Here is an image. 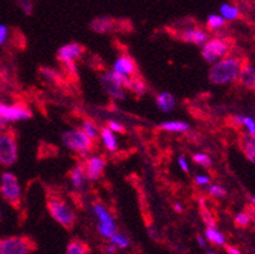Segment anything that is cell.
<instances>
[{
    "label": "cell",
    "instance_id": "1",
    "mask_svg": "<svg viewBox=\"0 0 255 254\" xmlns=\"http://www.w3.org/2000/svg\"><path fill=\"white\" fill-rule=\"evenodd\" d=\"M241 64L235 57H227L215 62L208 71V80L212 84H227L238 79Z\"/></svg>",
    "mask_w": 255,
    "mask_h": 254
},
{
    "label": "cell",
    "instance_id": "2",
    "mask_svg": "<svg viewBox=\"0 0 255 254\" xmlns=\"http://www.w3.org/2000/svg\"><path fill=\"white\" fill-rule=\"evenodd\" d=\"M47 210L53 220L59 223L62 228L71 232L75 227L76 215L66 202L59 197H50L47 200Z\"/></svg>",
    "mask_w": 255,
    "mask_h": 254
},
{
    "label": "cell",
    "instance_id": "3",
    "mask_svg": "<svg viewBox=\"0 0 255 254\" xmlns=\"http://www.w3.org/2000/svg\"><path fill=\"white\" fill-rule=\"evenodd\" d=\"M38 246L25 235H15L0 239V254H33Z\"/></svg>",
    "mask_w": 255,
    "mask_h": 254
},
{
    "label": "cell",
    "instance_id": "4",
    "mask_svg": "<svg viewBox=\"0 0 255 254\" xmlns=\"http://www.w3.org/2000/svg\"><path fill=\"white\" fill-rule=\"evenodd\" d=\"M62 141L70 150L76 151L80 158H88L92 151L93 140L83 130H70L62 134Z\"/></svg>",
    "mask_w": 255,
    "mask_h": 254
},
{
    "label": "cell",
    "instance_id": "5",
    "mask_svg": "<svg viewBox=\"0 0 255 254\" xmlns=\"http://www.w3.org/2000/svg\"><path fill=\"white\" fill-rule=\"evenodd\" d=\"M0 193L3 199L14 209L20 207V186L18 178L13 173H4L1 176V185H0Z\"/></svg>",
    "mask_w": 255,
    "mask_h": 254
},
{
    "label": "cell",
    "instance_id": "6",
    "mask_svg": "<svg viewBox=\"0 0 255 254\" xmlns=\"http://www.w3.org/2000/svg\"><path fill=\"white\" fill-rule=\"evenodd\" d=\"M18 157L17 140L11 130L0 132V164L10 167L14 164Z\"/></svg>",
    "mask_w": 255,
    "mask_h": 254
},
{
    "label": "cell",
    "instance_id": "7",
    "mask_svg": "<svg viewBox=\"0 0 255 254\" xmlns=\"http://www.w3.org/2000/svg\"><path fill=\"white\" fill-rule=\"evenodd\" d=\"M227 53H229V43L220 38H213L206 42L202 48L203 59L208 64H215L220 57H225Z\"/></svg>",
    "mask_w": 255,
    "mask_h": 254
},
{
    "label": "cell",
    "instance_id": "8",
    "mask_svg": "<svg viewBox=\"0 0 255 254\" xmlns=\"http://www.w3.org/2000/svg\"><path fill=\"white\" fill-rule=\"evenodd\" d=\"M0 117L5 121H24L32 118V112L24 104L5 106L0 103Z\"/></svg>",
    "mask_w": 255,
    "mask_h": 254
},
{
    "label": "cell",
    "instance_id": "9",
    "mask_svg": "<svg viewBox=\"0 0 255 254\" xmlns=\"http://www.w3.org/2000/svg\"><path fill=\"white\" fill-rule=\"evenodd\" d=\"M85 52V47L80 43H68V45L62 46L57 51V60L61 62L66 61H75L76 59L82 57L83 53Z\"/></svg>",
    "mask_w": 255,
    "mask_h": 254
},
{
    "label": "cell",
    "instance_id": "10",
    "mask_svg": "<svg viewBox=\"0 0 255 254\" xmlns=\"http://www.w3.org/2000/svg\"><path fill=\"white\" fill-rule=\"evenodd\" d=\"M106 159L103 157H92L88 158L85 162V174L89 181H96L103 173V169L106 167Z\"/></svg>",
    "mask_w": 255,
    "mask_h": 254
},
{
    "label": "cell",
    "instance_id": "11",
    "mask_svg": "<svg viewBox=\"0 0 255 254\" xmlns=\"http://www.w3.org/2000/svg\"><path fill=\"white\" fill-rule=\"evenodd\" d=\"M180 38L184 42L194 43V45H205L208 39V34L199 28H185L180 33Z\"/></svg>",
    "mask_w": 255,
    "mask_h": 254
},
{
    "label": "cell",
    "instance_id": "12",
    "mask_svg": "<svg viewBox=\"0 0 255 254\" xmlns=\"http://www.w3.org/2000/svg\"><path fill=\"white\" fill-rule=\"evenodd\" d=\"M87 174H85V167L83 163H79L74 167L70 172V181L73 183L75 190H83V187L87 183Z\"/></svg>",
    "mask_w": 255,
    "mask_h": 254
},
{
    "label": "cell",
    "instance_id": "13",
    "mask_svg": "<svg viewBox=\"0 0 255 254\" xmlns=\"http://www.w3.org/2000/svg\"><path fill=\"white\" fill-rule=\"evenodd\" d=\"M66 254H92L89 244L82 239H71L66 247Z\"/></svg>",
    "mask_w": 255,
    "mask_h": 254
},
{
    "label": "cell",
    "instance_id": "14",
    "mask_svg": "<svg viewBox=\"0 0 255 254\" xmlns=\"http://www.w3.org/2000/svg\"><path fill=\"white\" fill-rule=\"evenodd\" d=\"M115 71L125 74V75H131V74H133L136 71V65L133 62V60L124 56V57L117 59V61L115 62Z\"/></svg>",
    "mask_w": 255,
    "mask_h": 254
},
{
    "label": "cell",
    "instance_id": "15",
    "mask_svg": "<svg viewBox=\"0 0 255 254\" xmlns=\"http://www.w3.org/2000/svg\"><path fill=\"white\" fill-rule=\"evenodd\" d=\"M113 25H115V20L108 17H98L90 23V28L94 32H98V33L110 32L113 28Z\"/></svg>",
    "mask_w": 255,
    "mask_h": 254
},
{
    "label": "cell",
    "instance_id": "16",
    "mask_svg": "<svg viewBox=\"0 0 255 254\" xmlns=\"http://www.w3.org/2000/svg\"><path fill=\"white\" fill-rule=\"evenodd\" d=\"M239 80L243 85H245L247 88H253L255 87V70L254 67L250 66V65H245L243 69H240V73H239Z\"/></svg>",
    "mask_w": 255,
    "mask_h": 254
},
{
    "label": "cell",
    "instance_id": "17",
    "mask_svg": "<svg viewBox=\"0 0 255 254\" xmlns=\"http://www.w3.org/2000/svg\"><path fill=\"white\" fill-rule=\"evenodd\" d=\"M156 104L160 111L170 112L174 108V106H175V99H174V97L170 93H161V94L157 95Z\"/></svg>",
    "mask_w": 255,
    "mask_h": 254
},
{
    "label": "cell",
    "instance_id": "18",
    "mask_svg": "<svg viewBox=\"0 0 255 254\" xmlns=\"http://www.w3.org/2000/svg\"><path fill=\"white\" fill-rule=\"evenodd\" d=\"M93 211L98 216L101 223H108V224H115V219H113L112 214L101 204H94L93 205Z\"/></svg>",
    "mask_w": 255,
    "mask_h": 254
},
{
    "label": "cell",
    "instance_id": "19",
    "mask_svg": "<svg viewBox=\"0 0 255 254\" xmlns=\"http://www.w3.org/2000/svg\"><path fill=\"white\" fill-rule=\"evenodd\" d=\"M160 127L170 132H185L189 130V125L185 122H180V121H169V122H164L160 125Z\"/></svg>",
    "mask_w": 255,
    "mask_h": 254
},
{
    "label": "cell",
    "instance_id": "20",
    "mask_svg": "<svg viewBox=\"0 0 255 254\" xmlns=\"http://www.w3.org/2000/svg\"><path fill=\"white\" fill-rule=\"evenodd\" d=\"M101 136L103 139V143L106 145V148L110 151H115L117 149V143H116V139L113 136L112 131H111L108 127H103L101 131Z\"/></svg>",
    "mask_w": 255,
    "mask_h": 254
},
{
    "label": "cell",
    "instance_id": "21",
    "mask_svg": "<svg viewBox=\"0 0 255 254\" xmlns=\"http://www.w3.org/2000/svg\"><path fill=\"white\" fill-rule=\"evenodd\" d=\"M199 214H201V218H202L203 223L206 224L207 228H216V220L213 218L212 214L208 211V209L206 207L203 200H201V207H199Z\"/></svg>",
    "mask_w": 255,
    "mask_h": 254
},
{
    "label": "cell",
    "instance_id": "22",
    "mask_svg": "<svg viewBox=\"0 0 255 254\" xmlns=\"http://www.w3.org/2000/svg\"><path fill=\"white\" fill-rule=\"evenodd\" d=\"M206 237H207L208 242H211L215 246H224L225 244L224 235L217 232L215 228H207V230H206Z\"/></svg>",
    "mask_w": 255,
    "mask_h": 254
},
{
    "label": "cell",
    "instance_id": "23",
    "mask_svg": "<svg viewBox=\"0 0 255 254\" xmlns=\"http://www.w3.org/2000/svg\"><path fill=\"white\" fill-rule=\"evenodd\" d=\"M82 130L90 137V139L93 140V141L98 139V127H97V125L93 122V121L90 120L84 121V122H83Z\"/></svg>",
    "mask_w": 255,
    "mask_h": 254
},
{
    "label": "cell",
    "instance_id": "24",
    "mask_svg": "<svg viewBox=\"0 0 255 254\" xmlns=\"http://www.w3.org/2000/svg\"><path fill=\"white\" fill-rule=\"evenodd\" d=\"M110 241H111V243L115 244L117 248H121V249L127 248L129 244L128 238H127L125 234H121V233H117V232H116L115 234L110 238Z\"/></svg>",
    "mask_w": 255,
    "mask_h": 254
},
{
    "label": "cell",
    "instance_id": "25",
    "mask_svg": "<svg viewBox=\"0 0 255 254\" xmlns=\"http://www.w3.org/2000/svg\"><path fill=\"white\" fill-rule=\"evenodd\" d=\"M221 14L226 20H234L239 18V9L229 4H224L221 6Z\"/></svg>",
    "mask_w": 255,
    "mask_h": 254
},
{
    "label": "cell",
    "instance_id": "26",
    "mask_svg": "<svg viewBox=\"0 0 255 254\" xmlns=\"http://www.w3.org/2000/svg\"><path fill=\"white\" fill-rule=\"evenodd\" d=\"M243 149H244V153L247 155L248 159L252 163H254L255 160V143H254V136H250V139L245 140L244 145H243Z\"/></svg>",
    "mask_w": 255,
    "mask_h": 254
},
{
    "label": "cell",
    "instance_id": "27",
    "mask_svg": "<svg viewBox=\"0 0 255 254\" xmlns=\"http://www.w3.org/2000/svg\"><path fill=\"white\" fill-rule=\"evenodd\" d=\"M226 19L222 15H217V14H212L207 19V27L210 29H219V28L224 27Z\"/></svg>",
    "mask_w": 255,
    "mask_h": 254
},
{
    "label": "cell",
    "instance_id": "28",
    "mask_svg": "<svg viewBox=\"0 0 255 254\" xmlns=\"http://www.w3.org/2000/svg\"><path fill=\"white\" fill-rule=\"evenodd\" d=\"M253 220L252 216H249V214L247 213H240L235 216V225L241 229H247L249 227L250 221Z\"/></svg>",
    "mask_w": 255,
    "mask_h": 254
},
{
    "label": "cell",
    "instance_id": "29",
    "mask_svg": "<svg viewBox=\"0 0 255 254\" xmlns=\"http://www.w3.org/2000/svg\"><path fill=\"white\" fill-rule=\"evenodd\" d=\"M98 230L104 238H108V239H110V238L116 233V225L115 224L108 223H99Z\"/></svg>",
    "mask_w": 255,
    "mask_h": 254
},
{
    "label": "cell",
    "instance_id": "30",
    "mask_svg": "<svg viewBox=\"0 0 255 254\" xmlns=\"http://www.w3.org/2000/svg\"><path fill=\"white\" fill-rule=\"evenodd\" d=\"M129 90H132V92L137 95H142L146 92V85L143 81L135 79V80L131 81V88H129Z\"/></svg>",
    "mask_w": 255,
    "mask_h": 254
},
{
    "label": "cell",
    "instance_id": "31",
    "mask_svg": "<svg viewBox=\"0 0 255 254\" xmlns=\"http://www.w3.org/2000/svg\"><path fill=\"white\" fill-rule=\"evenodd\" d=\"M193 160L194 163H197V164H199L203 168H207L211 165V158L208 157V155H206V154H202V153L194 154Z\"/></svg>",
    "mask_w": 255,
    "mask_h": 254
},
{
    "label": "cell",
    "instance_id": "32",
    "mask_svg": "<svg viewBox=\"0 0 255 254\" xmlns=\"http://www.w3.org/2000/svg\"><path fill=\"white\" fill-rule=\"evenodd\" d=\"M17 3L25 15H31L33 13V1L32 0H17Z\"/></svg>",
    "mask_w": 255,
    "mask_h": 254
},
{
    "label": "cell",
    "instance_id": "33",
    "mask_svg": "<svg viewBox=\"0 0 255 254\" xmlns=\"http://www.w3.org/2000/svg\"><path fill=\"white\" fill-rule=\"evenodd\" d=\"M41 74H42L47 80H51V81H57L60 76L59 74L56 73V70L50 69V67H42V69H41Z\"/></svg>",
    "mask_w": 255,
    "mask_h": 254
},
{
    "label": "cell",
    "instance_id": "34",
    "mask_svg": "<svg viewBox=\"0 0 255 254\" xmlns=\"http://www.w3.org/2000/svg\"><path fill=\"white\" fill-rule=\"evenodd\" d=\"M208 193H210L211 196H213V197H219V199H221V197H224V196L226 195V191H225L221 186H210V187H208Z\"/></svg>",
    "mask_w": 255,
    "mask_h": 254
},
{
    "label": "cell",
    "instance_id": "35",
    "mask_svg": "<svg viewBox=\"0 0 255 254\" xmlns=\"http://www.w3.org/2000/svg\"><path fill=\"white\" fill-rule=\"evenodd\" d=\"M241 125H244L248 130L250 131L252 136H254V132H255V123L254 120L252 117H243L241 118Z\"/></svg>",
    "mask_w": 255,
    "mask_h": 254
},
{
    "label": "cell",
    "instance_id": "36",
    "mask_svg": "<svg viewBox=\"0 0 255 254\" xmlns=\"http://www.w3.org/2000/svg\"><path fill=\"white\" fill-rule=\"evenodd\" d=\"M108 129L111 131H117V132H125V127L121 123L116 122V121H108Z\"/></svg>",
    "mask_w": 255,
    "mask_h": 254
},
{
    "label": "cell",
    "instance_id": "37",
    "mask_svg": "<svg viewBox=\"0 0 255 254\" xmlns=\"http://www.w3.org/2000/svg\"><path fill=\"white\" fill-rule=\"evenodd\" d=\"M8 38V27L5 24H0V46L4 45Z\"/></svg>",
    "mask_w": 255,
    "mask_h": 254
},
{
    "label": "cell",
    "instance_id": "38",
    "mask_svg": "<svg viewBox=\"0 0 255 254\" xmlns=\"http://www.w3.org/2000/svg\"><path fill=\"white\" fill-rule=\"evenodd\" d=\"M102 251H103L104 254H116L117 253V247L112 243L107 244V246L103 247V249H102Z\"/></svg>",
    "mask_w": 255,
    "mask_h": 254
},
{
    "label": "cell",
    "instance_id": "39",
    "mask_svg": "<svg viewBox=\"0 0 255 254\" xmlns=\"http://www.w3.org/2000/svg\"><path fill=\"white\" fill-rule=\"evenodd\" d=\"M196 183L197 185H208L210 183V177L208 176H197L196 177Z\"/></svg>",
    "mask_w": 255,
    "mask_h": 254
},
{
    "label": "cell",
    "instance_id": "40",
    "mask_svg": "<svg viewBox=\"0 0 255 254\" xmlns=\"http://www.w3.org/2000/svg\"><path fill=\"white\" fill-rule=\"evenodd\" d=\"M225 251L227 252V254H241V252L234 246H225Z\"/></svg>",
    "mask_w": 255,
    "mask_h": 254
},
{
    "label": "cell",
    "instance_id": "41",
    "mask_svg": "<svg viewBox=\"0 0 255 254\" xmlns=\"http://www.w3.org/2000/svg\"><path fill=\"white\" fill-rule=\"evenodd\" d=\"M178 164L180 165V168H182L184 172L189 171V168H188V164H187V162H185L184 157H179V159H178Z\"/></svg>",
    "mask_w": 255,
    "mask_h": 254
},
{
    "label": "cell",
    "instance_id": "42",
    "mask_svg": "<svg viewBox=\"0 0 255 254\" xmlns=\"http://www.w3.org/2000/svg\"><path fill=\"white\" fill-rule=\"evenodd\" d=\"M174 207H175V211H178V213H182V211H183V207H182V205H179V204H175V205H174Z\"/></svg>",
    "mask_w": 255,
    "mask_h": 254
},
{
    "label": "cell",
    "instance_id": "43",
    "mask_svg": "<svg viewBox=\"0 0 255 254\" xmlns=\"http://www.w3.org/2000/svg\"><path fill=\"white\" fill-rule=\"evenodd\" d=\"M198 242H199V244H201V246L202 247H205V242H203V239L201 237H198Z\"/></svg>",
    "mask_w": 255,
    "mask_h": 254
},
{
    "label": "cell",
    "instance_id": "44",
    "mask_svg": "<svg viewBox=\"0 0 255 254\" xmlns=\"http://www.w3.org/2000/svg\"><path fill=\"white\" fill-rule=\"evenodd\" d=\"M1 126H3V123H1V117H0V129H1Z\"/></svg>",
    "mask_w": 255,
    "mask_h": 254
},
{
    "label": "cell",
    "instance_id": "45",
    "mask_svg": "<svg viewBox=\"0 0 255 254\" xmlns=\"http://www.w3.org/2000/svg\"><path fill=\"white\" fill-rule=\"evenodd\" d=\"M207 254H213V253H207Z\"/></svg>",
    "mask_w": 255,
    "mask_h": 254
},
{
    "label": "cell",
    "instance_id": "46",
    "mask_svg": "<svg viewBox=\"0 0 255 254\" xmlns=\"http://www.w3.org/2000/svg\"><path fill=\"white\" fill-rule=\"evenodd\" d=\"M0 216H1V214H0Z\"/></svg>",
    "mask_w": 255,
    "mask_h": 254
}]
</instances>
